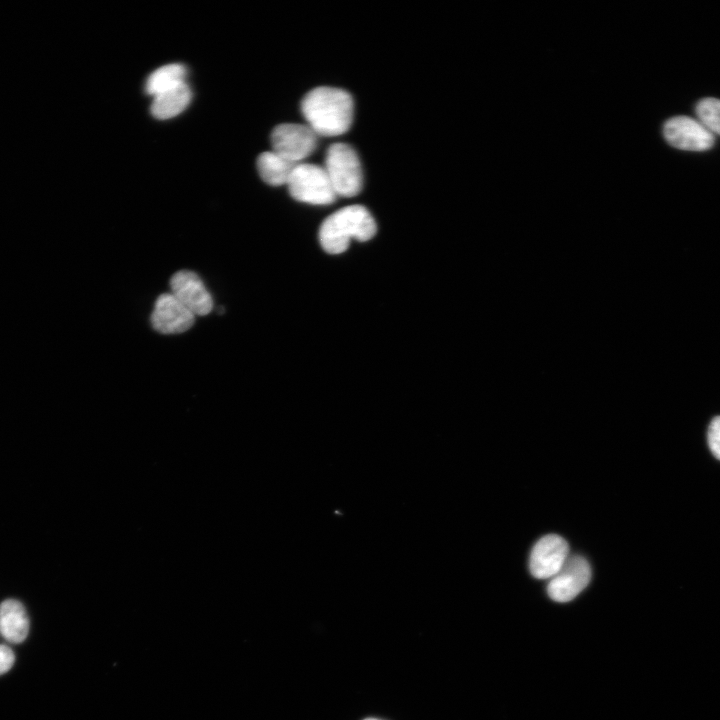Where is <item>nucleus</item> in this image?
<instances>
[{"label": "nucleus", "mask_w": 720, "mask_h": 720, "mask_svg": "<svg viewBox=\"0 0 720 720\" xmlns=\"http://www.w3.org/2000/svg\"><path fill=\"white\" fill-rule=\"evenodd\" d=\"M300 107L307 125L318 136L344 134L353 121L352 96L340 88L316 87L303 97Z\"/></svg>", "instance_id": "f257e3e1"}, {"label": "nucleus", "mask_w": 720, "mask_h": 720, "mask_svg": "<svg viewBox=\"0 0 720 720\" xmlns=\"http://www.w3.org/2000/svg\"><path fill=\"white\" fill-rule=\"evenodd\" d=\"M376 231V222L370 212L362 205H350L337 210L323 221L319 240L326 252L340 254L347 250L352 238L367 241Z\"/></svg>", "instance_id": "f03ea898"}, {"label": "nucleus", "mask_w": 720, "mask_h": 720, "mask_svg": "<svg viewBox=\"0 0 720 720\" xmlns=\"http://www.w3.org/2000/svg\"><path fill=\"white\" fill-rule=\"evenodd\" d=\"M324 169L337 196L354 197L362 189L363 174L356 151L347 143H334L325 155Z\"/></svg>", "instance_id": "7ed1b4c3"}, {"label": "nucleus", "mask_w": 720, "mask_h": 720, "mask_svg": "<svg viewBox=\"0 0 720 720\" xmlns=\"http://www.w3.org/2000/svg\"><path fill=\"white\" fill-rule=\"evenodd\" d=\"M287 186L295 200L308 204L328 205L337 197L324 167L316 164H297Z\"/></svg>", "instance_id": "20e7f679"}, {"label": "nucleus", "mask_w": 720, "mask_h": 720, "mask_svg": "<svg viewBox=\"0 0 720 720\" xmlns=\"http://www.w3.org/2000/svg\"><path fill=\"white\" fill-rule=\"evenodd\" d=\"M317 138L318 135L308 125L280 124L271 133L272 151L293 164H299L314 152Z\"/></svg>", "instance_id": "39448f33"}, {"label": "nucleus", "mask_w": 720, "mask_h": 720, "mask_svg": "<svg viewBox=\"0 0 720 720\" xmlns=\"http://www.w3.org/2000/svg\"><path fill=\"white\" fill-rule=\"evenodd\" d=\"M591 568L588 561L580 556L568 557L560 571L554 575L547 586L549 597L557 602L574 599L588 585Z\"/></svg>", "instance_id": "423d86ee"}, {"label": "nucleus", "mask_w": 720, "mask_h": 720, "mask_svg": "<svg viewBox=\"0 0 720 720\" xmlns=\"http://www.w3.org/2000/svg\"><path fill=\"white\" fill-rule=\"evenodd\" d=\"M663 134L670 145L682 150L704 151L714 144L713 133L700 121L687 116H677L667 120Z\"/></svg>", "instance_id": "0eeeda50"}, {"label": "nucleus", "mask_w": 720, "mask_h": 720, "mask_svg": "<svg viewBox=\"0 0 720 720\" xmlns=\"http://www.w3.org/2000/svg\"><path fill=\"white\" fill-rule=\"evenodd\" d=\"M569 547L564 538L548 534L534 545L530 555V572L537 579L552 578L568 558Z\"/></svg>", "instance_id": "6e6552de"}, {"label": "nucleus", "mask_w": 720, "mask_h": 720, "mask_svg": "<svg viewBox=\"0 0 720 720\" xmlns=\"http://www.w3.org/2000/svg\"><path fill=\"white\" fill-rule=\"evenodd\" d=\"M171 294L194 315L204 316L213 309L212 297L200 277L181 270L170 279Z\"/></svg>", "instance_id": "1a4fd4ad"}, {"label": "nucleus", "mask_w": 720, "mask_h": 720, "mask_svg": "<svg viewBox=\"0 0 720 720\" xmlns=\"http://www.w3.org/2000/svg\"><path fill=\"white\" fill-rule=\"evenodd\" d=\"M195 315L171 293L161 294L151 314L153 328L162 334H179L194 324Z\"/></svg>", "instance_id": "9d476101"}, {"label": "nucleus", "mask_w": 720, "mask_h": 720, "mask_svg": "<svg viewBox=\"0 0 720 720\" xmlns=\"http://www.w3.org/2000/svg\"><path fill=\"white\" fill-rule=\"evenodd\" d=\"M29 632V619L21 602L7 599L0 604V633L11 643L23 642Z\"/></svg>", "instance_id": "9b49d317"}, {"label": "nucleus", "mask_w": 720, "mask_h": 720, "mask_svg": "<svg viewBox=\"0 0 720 720\" xmlns=\"http://www.w3.org/2000/svg\"><path fill=\"white\" fill-rule=\"evenodd\" d=\"M191 97L189 86L181 83L153 97L151 114L160 120L173 118L186 109Z\"/></svg>", "instance_id": "f8f14e48"}, {"label": "nucleus", "mask_w": 720, "mask_h": 720, "mask_svg": "<svg viewBox=\"0 0 720 720\" xmlns=\"http://www.w3.org/2000/svg\"><path fill=\"white\" fill-rule=\"evenodd\" d=\"M296 165L274 151L263 152L257 159V170L260 177L264 182L272 186L287 185Z\"/></svg>", "instance_id": "ddd939ff"}, {"label": "nucleus", "mask_w": 720, "mask_h": 720, "mask_svg": "<svg viewBox=\"0 0 720 720\" xmlns=\"http://www.w3.org/2000/svg\"><path fill=\"white\" fill-rule=\"evenodd\" d=\"M186 68L179 63L164 65L153 71L146 80L145 91L152 97L185 82Z\"/></svg>", "instance_id": "4468645a"}, {"label": "nucleus", "mask_w": 720, "mask_h": 720, "mask_svg": "<svg viewBox=\"0 0 720 720\" xmlns=\"http://www.w3.org/2000/svg\"><path fill=\"white\" fill-rule=\"evenodd\" d=\"M700 122L710 131L720 134V99L704 98L696 106Z\"/></svg>", "instance_id": "2eb2a0df"}, {"label": "nucleus", "mask_w": 720, "mask_h": 720, "mask_svg": "<svg viewBox=\"0 0 720 720\" xmlns=\"http://www.w3.org/2000/svg\"><path fill=\"white\" fill-rule=\"evenodd\" d=\"M708 445L713 455L720 460V416H716L708 427Z\"/></svg>", "instance_id": "dca6fc26"}, {"label": "nucleus", "mask_w": 720, "mask_h": 720, "mask_svg": "<svg viewBox=\"0 0 720 720\" xmlns=\"http://www.w3.org/2000/svg\"><path fill=\"white\" fill-rule=\"evenodd\" d=\"M14 661L15 655L12 649L6 645H0V675L8 672Z\"/></svg>", "instance_id": "f3484780"}, {"label": "nucleus", "mask_w": 720, "mask_h": 720, "mask_svg": "<svg viewBox=\"0 0 720 720\" xmlns=\"http://www.w3.org/2000/svg\"><path fill=\"white\" fill-rule=\"evenodd\" d=\"M365 720H380V719H376V718H368V719H365Z\"/></svg>", "instance_id": "a211bd4d"}]
</instances>
